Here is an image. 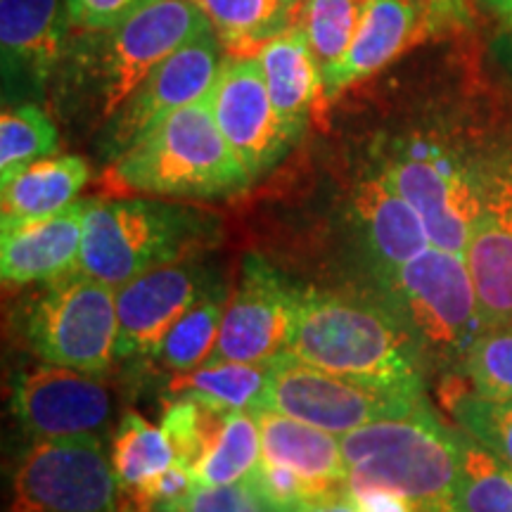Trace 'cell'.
I'll use <instances>...</instances> for the list:
<instances>
[{
  "instance_id": "6da1fadb",
  "label": "cell",
  "mask_w": 512,
  "mask_h": 512,
  "mask_svg": "<svg viewBox=\"0 0 512 512\" xmlns=\"http://www.w3.org/2000/svg\"><path fill=\"white\" fill-rule=\"evenodd\" d=\"M287 356L332 375L425 392L427 368L413 337L380 297L304 287Z\"/></svg>"
},
{
  "instance_id": "7a4b0ae2",
  "label": "cell",
  "mask_w": 512,
  "mask_h": 512,
  "mask_svg": "<svg viewBox=\"0 0 512 512\" xmlns=\"http://www.w3.org/2000/svg\"><path fill=\"white\" fill-rule=\"evenodd\" d=\"M494 138L496 133H479L456 119H432L392 138L375 157L420 214L432 245L463 259Z\"/></svg>"
},
{
  "instance_id": "3957f363",
  "label": "cell",
  "mask_w": 512,
  "mask_h": 512,
  "mask_svg": "<svg viewBox=\"0 0 512 512\" xmlns=\"http://www.w3.org/2000/svg\"><path fill=\"white\" fill-rule=\"evenodd\" d=\"M110 178L117 188L176 200H219L254 181L221 133L207 98L150 128L114 159Z\"/></svg>"
},
{
  "instance_id": "277c9868",
  "label": "cell",
  "mask_w": 512,
  "mask_h": 512,
  "mask_svg": "<svg viewBox=\"0 0 512 512\" xmlns=\"http://www.w3.org/2000/svg\"><path fill=\"white\" fill-rule=\"evenodd\" d=\"M207 211L155 200H88L79 271L121 287L152 268L195 259L219 242Z\"/></svg>"
},
{
  "instance_id": "5b68a950",
  "label": "cell",
  "mask_w": 512,
  "mask_h": 512,
  "mask_svg": "<svg viewBox=\"0 0 512 512\" xmlns=\"http://www.w3.org/2000/svg\"><path fill=\"white\" fill-rule=\"evenodd\" d=\"M347 489L387 486L420 512H448L460 475V430L446 427L432 406L384 418L339 437Z\"/></svg>"
},
{
  "instance_id": "8992f818",
  "label": "cell",
  "mask_w": 512,
  "mask_h": 512,
  "mask_svg": "<svg viewBox=\"0 0 512 512\" xmlns=\"http://www.w3.org/2000/svg\"><path fill=\"white\" fill-rule=\"evenodd\" d=\"M375 285L377 297L413 337L427 373H460L467 351L484 330L463 256L430 245Z\"/></svg>"
},
{
  "instance_id": "52a82bcc",
  "label": "cell",
  "mask_w": 512,
  "mask_h": 512,
  "mask_svg": "<svg viewBox=\"0 0 512 512\" xmlns=\"http://www.w3.org/2000/svg\"><path fill=\"white\" fill-rule=\"evenodd\" d=\"M209 29L195 0H152L117 27L88 31L74 60L91 86L100 119L110 121L157 64Z\"/></svg>"
},
{
  "instance_id": "ba28073f",
  "label": "cell",
  "mask_w": 512,
  "mask_h": 512,
  "mask_svg": "<svg viewBox=\"0 0 512 512\" xmlns=\"http://www.w3.org/2000/svg\"><path fill=\"white\" fill-rule=\"evenodd\" d=\"M29 349L50 366L102 377L117 361V287L72 271L24 306Z\"/></svg>"
},
{
  "instance_id": "9c48e42d",
  "label": "cell",
  "mask_w": 512,
  "mask_h": 512,
  "mask_svg": "<svg viewBox=\"0 0 512 512\" xmlns=\"http://www.w3.org/2000/svg\"><path fill=\"white\" fill-rule=\"evenodd\" d=\"M425 406L430 401L420 389L332 375L280 354L271 361L268 387L256 408H271L342 437L370 422L403 418Z\"/></svg>"
},
{
  "instance_id": "30bf717a",
  "label": "cell",
  "mask_w": 512,
  "mask_h": 512,
  "mask_svg": "<svg viewBox=\"0 0 512 512\" xmlns=\"http://www.w3.org/2000/svg\"><path fill=\"white\" fill-rule=\"evenodd\" d=\"M10 512H121L112 458L98 434L36 441L12 475Z\"/></svg>"
},
{
  "instance_id": "8fae6325",
  "label": "cell",
  "mask_w": 512,
  "mask_h": 512,
  "mask_svg": "<svg viewBox=\"0 0 512 512\" xmlns=\"http://www.w3.org/2000/svg\"><path fill=\"white\" fill-rule=\"evenodd\" d=\"M484 328L512 323V128L496 133L465 249Z\"/></svg>"
},
{
  "instance_id": "7c38bea8",
  "label": "cell",
  "mask_w": 512,
  "mask_h": 512,
  "mask_svg": "<svg viewBox=\"0 0 512 512\" xmlns=\"http://www.w3.org/2000/svg\"><path fill=\"white\" fill-rule=\"evenodd\" d=\"M221 64V41L214 29L166 57L107 121L102 155L114 162L169 114L207 98Z\"/></svg>"
},
{
  "instance_id": "4fadbf2b",
  "label": "cell",
  "mask_w": 512,
  "mask_h": 512,
  "mask_svg": "<svg viewBox=\"0 0 512 512\" xmlns=\"http://www.w3.org/2000/svg\"><path fill=\"white\" fill-rule=\"evenodd\" d=\"M465 19L467 12L460 0H366L347 55L323 72V100L337 98L422 38L456 27Z\"/></svg>"
},
{
  "instance_id": "5bb4252c",
  "label": "cell",
  "mask_w": 512,
  "mask_h": 512,
  "mask_svg": "<svg viewBox=\"0 0 512 512\" xmlns=\"http://www.w3.org/2000/svg\"><path fill=\"white\" fill-rule=\"evenodd\" d=\"M294 311L297 290L261 254L245 256L207 363H268L285 354Z\"/></svg>"
},
{
  "instance_id": "9a60e30c",
  "label": "cell",
  "mask_w": 512,
  "mask_h": 512,
  "mask_svg": "<svg viewBox=\"0 0 512 512\" xmlns=\"http://www.w3.org/2000/svg\"><path fill=\"white\" fill-rule=\"evenodd\" d=\"M207 100L221 133L252 178L268 174L292 147L256 57H226Z\"/></svg>"
},
{
  "instance_id": "2e32d148",
  "label": "cell",
  "mask_w": 512,
  "mask_h": 512,
  "mask_svg": "<svg viewBox=\"0 0 512 512\" xmlns=\"http://www.w3.org/2000/svg\"><path fill=\"white\" fill-rule=\"evenodd\" d=\"M214 285L207 268L190 259L117 287V358H155L169 330Z\"/></svg>"
},
{
  "instance_id": "e0dca14e",
  "label": "cell",
  "mask_w": 512,
  "mask_h": 512,
  "mask_svg": "<svg viewBox=\"0 0 512 512\" xmlns=\"http://www.w3.org/2000/svg\"><path fill=\"white\" fill-rule=\"evenodd\" d=\"M110 406L100 377L72 368L43 363L12 380L10 411L36 441L98 434L110 418Z\"/></svg>"
},
{
  "instance_id": "ac0fdd59",
  "label": "cell",
  "mask_w": 512,
  "mask_h": 512,
  "mask_svg": "<svg viewBox=\"0 0 512 512\" xmlns=\"http://www.w3.org/2000/svg\"><path fill=\"white\" fill-rule=\"evenodd\" d=\"M349 211L375 283L432 245L418 211L375 162L351 185Z\"/></svg>"
},
{
  "instance_id": "d6986e66",
  "label": "cell",
  "mask_w": 512,
  "mask_h": 512,
  "mask_svg": "<svg viewBox=\"0 0 512 512\" xmlns=\"http://www.w3.org/2000/svg\"><path fill=\"white\" fill-rule=\"evenodd\" d=\"M88 200L69 204L60 214L19 226L0 235V275L5 285L50 283L79 271L83 219Z\"/></svg>"
},
{
  "instance_id": "ffe728a7",
  "label": "cell",
  "mask_w": 512,
  "mask_h": 512,
  "mask_svg": "<svg viewBox=\"0 0 512 512\" xmlns=\"http://www.w3.org/2000/svg\"><path fill=\"white\" fill-rule=\"evenodd\" d=\"M64 0H0L3 74L43 86L67 57Z\"/></svg>"
},
{
  "instance_id": "44dd1931",
  "label": "cell",
  "mask_w": 512,
  "mask_h": 512,
  "mask_svg": "<svg viewBox=\"0 0 512 512\" xmlns=\"http://www.w3.org/2000/svg\"><path fill=\"white\" fill-rule=\"evenodd\" d=\"M273 107L290 143L304 136L316 102L323 98V69L297 22L256 55Z\"/></svg>"
},
{
  "instance_id": "7402d4cb",
  "label": "cell",
  "mask_w": 512,
  "mask_h": 512,
  "mask_svg": "<svg viewBox=\"0 0 512 512\" xmlns=\"http://www.w3.org/2000/svg\"><path fill=\"white\" fill-rule=\"evenodd\" d=\"M252 413L259 422L264 460L290 467L316 484L347 486V463L337 434L271 408H254Z\"/></svg>"
},
{
  "instance_id": "603a6c76",
  "label": "cell",
  "mask_w": 512,
  "mask_h": 512,
  "mask_svg": "<svg viewBox=\"0 0 512 512\" xmlns=\"http://www.w3.org/2000/svg\"><path fill=\"white\" fill-rule=\"evenodd\" d=\"M88 178L91 169L76 155L48 157L27 166L8 183H3L0 226L12 228L60 214L69 204H74Z\"/></svg>"
},
{
  "instance_id": "cb8c5ba5",
  "label": "cell",
  "mask_w": 512,
  "mask_h": 512,
  "mask_svg": "<svg viewBox=\"0 0 512 512\" xmlns=\"http://www.w3.org/2000/svg\"><path fill=\"white\" fill-rule=\"evenodd\" d=\"M110 458L119 482L121 512H143L145 491L178 463L176 448L162 427L133 411L119 422Z\"/></svg>"
},
{
  "instance_id": "d4e9b609",
  "label": "cell",
  "mask_w": 512,
  "mask_h": 512,
  "mask_svg": "<svg viewBox=\"0 0 512 512\" xmlns=\"http://www.w3.org/2000/svg\"><path fill=\"white\" fill-rule=\"evenodd\" d=\"M228 57H256L299 19L304 0H195Z\"/></svg>"
},
{
  "instance_id": "484cf974",
  "label": "cell",
  "mask_w": 512,
  "mask_h": 512,
  "mask_svg": "<svg viewBox=\"0 0 512 512\" xmlns=\"http://www.w3.org/2000/svg\"><path fill=\"white\" fill-rule=\"evenodd\" d=\"M271 377L268 363H204V366L176 373L169 382V394L190 396L223 411H254L264 399Z\"/></svg>"
},
{
  "instance_id": "4316f807",
  "label": "cell",
  "mask_w": 512,
  "mask_h": 512,
  "mask_svg": "<svg viewBox=\"0 0 512 512\" xmlns=\"http://www.w3.org/2000/svg\"><path fill=\"white\" fill-rule=\"evenodd\" d=\"M264 460L261 432L252 411H228L214 444L195 465L197 484H240L249 482Z\"/></svg>"
},
{
  "instance_id": "83f0119b",
  "label": "cell",
  "mask_w": 512,
  "mask_h": 512,
  "mask_svg": "<svg viewBox=\"0 0 512 512\" xmlns=\"http://www.w3.org/2000/svg\"><path fill=\"white\" fill-rule=\"evenodd\" d=\"M228 299V290L221 283L211 287L169 330L152 361H157L166 370H174V373H188V370L204 366L214 351Z\"/></svg>"
},
{
  "instance_id": "f1b7e54d",
  "label": "cell",
  "mask_w": 512,
  "mask_h": 512,
  "mask_svg": "<svg viewBox=\"0 0 512 512\" xmlns=\"http://www.w3.org/2000/svg\"><path fill=\"white\" fill-rule=\"evenodd\" d=\"M448 512H512V467L460 430V475Z\"/></svg>"
},
{
  "instance_id": "f546056e",
  "label": "cell",
  "mask_w": 512,
  "mask_h": 512,
  "mask_svg": "<svg viewBox=\"0 0 512 512\" xmlns=\"http://www.w3.org/2000/svg\"><path fill=\"white\" fill-rule=\"evenodd\" d=\"M448 380L453 387L446 394V408L458 430L512 467V399H491L470 384H460L453 375Z\"/></svg>"
},
{
  "instance_id": "4dcf8cb0",
  "label": "cell",
  "mask_w": 512,
  "mask_h": 512,
  "mask_svg": "<svg viewBox=\"0 0 512 512\" xmlns=\"http://www.w3.org/2000/svg\"><path fill=\"white\" fill-rule=\"evenodd\" d=\"M60 150V133L41 107H10L0 117V183H8L19 171L55 157Z\"/></svg>"
},
{
  "instance_id": "1f68e13d",
  "label": "cell",
  "mask_w": 512,
  "mask_h": 512,
  "mask_svg": "<svg viewBox=\"0 0 512 512\" xmlns=\"http://www.w3.org/2000/svg\"><path fill=\"white\" fill-rule=\"evenodd\" d=\"M366 0H304L297 24L316 55L320 69H330L347 55L361 24Z\"/></svg>"
},
{
  "instance_id": "d6a6232c",
  "label": "cell",
  "mask_w": 512,
  "mask_h": 512,
  "mask_svg": "<svg viewBox=\"0 0 512 512\" xmlns=\"http://www.w3.org/2000/svg\"><path fill=\"white\" fill-rule=\"evenodd\" d=\"M228 411L214 408L190 396H174L166 403L162 415V430L176 448L178 463L192 472L204 458L209 446L214 444L216 434L221 432Z\"/></svg>"
},
{
  "instance_id": "836d02e7",
  "label": "cell",
  "mask_w": 512,
  "mask_h": 512,
  "mask_svg": "<svg viewBox=\"0 0 512 512\" xmlns=\"http://www.w3.org/2000/svg\"><path fill=\"white\" fill-rule=\"evenodd\" d=\"M460 375L479 394L512 399V323L484 328L467 351Z\"/></svg>"
},
{
  "instance_id": "e575fe53",
  "label": "cell",
  "mask_w": 512,
  "mask_h": 512,
  "mask_svg": "<svg viewBox=\"0 0 512 512\" xmlns=\"http://www.w3.org/2000/svg\"><path fill=\"white\" fill-rule=\"evenodd\" d=\"M249 486L261 498L266 512H297L320 496L344 489V486L316 484L297 475L290 467L275 465L271 460H261V465L249 479Z\"/></svg>"
},
{
  "instance_id": "d590c367",
  "label": "cell",
  "mask_w": 512,
  "mask_h": 512,
  "mask_svg": "<svg viewBox=\"0 0 512 512\" xmlns=\"http://www.w3.org/2000/svg\"><path fill=\"white\" fill-rule=\"evenodd\" d=\"M157 512H266V508L249 482H240L195 484L188 494Z\"/></svg>"
},
{
  "instance_id": "8d00e7d4",
  "label": "cell",
  "mask_w": 512,
  "mask_h": 512,
  "mask_svg": "<svg viewBox=\"0 0 512 512\" xmlns=\"http://www.w3.org/2000/svg\"><path fill=\"white\" fill-rule=\"evenodd\" d=\"M152 0H64L69 27L88 34L117 27Z\"/></svg>"
},
{
  "instance_id": "74e56055",
  "label": "cell",
  "mask_w": 512,
  "mask_h": 512,
  "mask_svg": "<svg viewBox=\"0 0 512 512\" xmlns=\"http://www.w3.org/2000/svg\"><path fill=\"white\" fill-rule=\"evenodd\" d=\"M349 494L358 512H420L418 503L387 486H354Z\"/></svg>"
},
{
  "instance_id": "f35d334b",
  "label": "cell",
  "mask_w": 512,
  "mask_h": 512,
  "mask_svg": "<svg viewBox=\"0 0 512 512\" xmlns=\"http://www.w3.org/2000/svg\"><path fill=\"white\" fill-rule=\"evenodd\" d=\"M297 512H358V510L354 505V498L349 494V489L344 486V489H337L332 491V494L316 498V501L304 505V508Z\"/></svg>"
},
{
  "instance_id": "ab89813d",
  "label": "cell",
  "mask_w": 512,
  "mask_h": 512,
  "mask_svg": "<svg viewBox=\"0 0 512 512\" xmlns=\"http://www.w3.org/2000/svg\"><path fill=\"white\" fill-rule=\"evenodd\" d=\"M501 48H503V55L508 57L510 64H512V17H503V29H501Z\"/></svg>"
},
{
  "instance_id": "60d3db41",
  "label": "cell",
  "mask_w": 512,
  "mask_h": 512,
  "mask_svg": "<svg viewBox=\"0 0 512 512\" xmlns=\"http://www.w3.org/2000/svg\"><path fill=\"white\" fill-rule=\"evenodd\" d=\"M484 3L489 5V8L494 10L496 15L512 17V0H484Z\"/></svg>"
}]
</instances>
